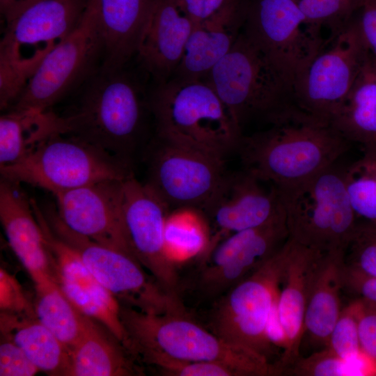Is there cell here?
Masks as SVG:
<instances>
[{"mask_svg": "<svg viewBox=\"0 0 376 376\" xmlns=\"http://www.w3.org/2000/svg\"><path fill=\"white\" fill-rule=\"evenodd\" d=\"M194 25L176 0H152L136 55L159 84L173 76Z\"/></svg>", "mask_w": 376, "mask_h": 376, "instance_id": "7402d4cb", "label": "cell"}, {"mask_svg": "<svg viewBox=\"0 0 376 376\" xmlns=\"http://www.w3.org/2000/svg\"><path fill=\"white\" fill-rule=\"evenodd\" d=\"M288 239L284 209L259 226L227 236L198 258L197 291L217 299L264 265Z\"/></svg>", "mask_w": 376, "mask_h": 376, "instance_id": "7c38bea8", "label": "cell"}, {"mask_svg": "<svg viewBox=\"0 0 376 376\" xmlns=\"http://www.w3.org/2000/svg\"><path fill=\"white\" fill-rule=\"evenodd\" d=\"M157 137L222 161L237 152L242 130L206 80L171 78L150 100Z\"/></svg>", "mask_w": 376, "mask_h": 376, "instance_id": "277c9868", "label": "cell"}, {"mask_svg": "<svg viewBox=\"0 0 376 376\" xmlns=\"http://www.w3.org/2000/svg\"><path fill=\"white\" fill-rule=\"evenodd\" d=\"M33 201V210L52 253L60 289L80 313L99 322L125 346L126 335L120 318V303L95 278L77 252L52 232L43 211Z\"/></svg>", "mask_w": 376, "mask_h": 376, "instance_id": "ac0fdd59", "label": "cell"}, {"mask_svg": "<svg viewBox=\"0 0 376 376\" xmlns=\"http://www.w3.org/2000/svg\"><path fill=\"white\" fill-rule=\"evenodd\" d=\"M123 180H103L57 194L56 210L74 232L132 254L123 221Z\"/></svg>", "mask_w": 376, "mask_h": 376, "instance_id": "d6986e66", "label": "cell"}, {"mask_svg": "<svg viewBox=\"0 0 376 376\" xmlns=\"http://www.w3.org/2000/svg\"><path fill=\"white\" fill-rule=\"evenodd\" d=\"M368 52L354 17L343 29L329 36L296 83L299 108L329 123L350 91Z\"/></svg>", "mask_w": 376, "mask_h": 376, "instance_id": "8fae6325", "label": "cell"}, {"mask_svg": "<svg viewBox=\"0 0 376 376\" xmlns=\"http://www.w3.org/2000/svg\"><path fill=\"white\" fill-rule=\"evenodd\" d=\"M376 304V277L367 275L345 263L343 268V289Z\"/></svg>", "mask_w": 376, "mask_h": 376, "instance_id": "b9f144b4", "label": "cell"}, {"mask_svg": "<svg viewBox=\"0 0 376 376\" xmlns=\"http://www.w3.org/2000/svg\"><path fill=\"white\" fill-rule=\"evenodd\" d=\"M75 106L57 115L60 134L100 148L130 164L142 134L143 104L123 69L100 68L82 85Z\"/></svg>", "mask_w": 376, "mask_h": 376, "instance_id": "5b68a950", "label": "cell"}, {"mask_svg": "<svg viewBox=\"0 0 376 376\" xmlns=\"http://www.w3.org/2000/svg\"><path fill=\"white\" fill-rule=\"evenodd\" d=\"M344 180L357 219L376 228V148L363 149V155L345 168Z\"/></svg>", "mask_w": 376, "mask_h": 376, "instance_id": "1f68e13d", "label": "cell"}, {"mask_svg": "<svg viewBox=\"0 0 376 376\" xmlns=\"http://www.w3.org/2000/svg\"><path fill=\"white\" fill-rule=\"evenodd\" d=\"M102 56L97 23L87 2L77 27L45 56L8 110L49 111L100 68Z\"/></svg>", "mask_w": 376, "mask_h": 376, "instance_id": "30bf717a", "label": "cell"}, {"mask_svg": "<svg viewBox=\"0 0 376 376\" xmlns=\"http://www.w3.org/2000/svg\"><path fill=\"white\" fill-rule=\"evenodd\" d=\"M1 178L42 188L54 195L133 175L130 164L78 138L54 134L15 164L0 167Z\"/></svg>", "mask_w": 376, "mask_h": 376, "instance_id": "52a82bcc", "label": "cell"}, {"mask_svg": "<svg viewBox=\"0 0 376 376\" xmlns=\"http://www.w3.org/2000/svg\"><path fill=\"white\" fill-rule=\"evenodd\" d=\"M100 324L87 317L83 336L70 351L68 376L143 375L136 364L138 361L115 336Z\"/></svg>", "mask_w": 376, "mask_h": 376, "instance_id": "d4e9b609", "label": "cell"}, {"mask_svg": "<svg viewBox=\"0 0 376 376\" xmlns=\"http://www.w3.org/2000/svg\"><path fill=\"white\" fill-rule=\"evenodd\" d=\"M244 30L295 84L327 42L295 0H256L246 8Z\"/></svg>", "mask_w": 376, "mask_h": 376, "instance_id": "4fadbf2b", "label": "cell"}, {"mask_svg": "<svg viewBox=\"0 0 376 376\" xmlns=\"http://www.w3.org/2000/svg\"><path fill=\"white\" fill-rule=\"evenodd\" d=\"M176 1L195 24L210 20L242 6L240 0Z\"/></svg>", "mask_w": 376, "mask_h": 376, "instance_id": "ab89813d", "label": "cell"}, {"mask_svg": "<svg viewBox=\"0 0 376 376\" xmlns=\"http://www.w3.org/2000/svg\"><path fill=\"white\" fill-rule=\"evenodd\" d=\"M56 133V114L50 111L8 110L0 118V167L20 161Z\"/></svg>", "mask_w": 376, "mask_h": 376, "instance_id": "f1b7e54d", "label": "cell"}, {"mask_svg": "<svg viewBox=\"0 0 376 376\" xmlns=\"http://www.w3.org/2000/svg\"><path fill=\"white\" fill-rule=\"evenodd\" d=\"M375 228V227H374ZM376 229V228H375Z\"/></svg>", "mask_w": 376, "mask_h": 376, "instance_id": "bcb514c9", "label": "cell"}, {"mask_svg": "<svg viewBox=\"0 0 376 376\" xmlns=\"http://www.w3.org/2000/svg\"><path fill=\"white\" fill-rule=\"evenodd\" d=\"M336 163L295 185L278 190L289 237L322 253L345 252L359 223Z\"/></svg>", "mask_w": 376, "mask_h": 376, "instance_id": "8992f818", "label": "cell"}, {"mask_svg": "<svg viewBox=\"0 0 376 376\" xmlns=\"http://www.w3.org/2000/svg\"><path fill=\"white\" fill-rule=\"evenodd\" d=\"M151 366L169 376H242L235 368L217 362H182L163 359Z\"/></svg>", "mask_w": 376, "mask_h": 376, "instance_id": "8d00e7d4", "label": "cell"}, {"mask_svg": "<svg viewBox=\"0 0 376 376\" xmlns=\"http://www.w3.org/2000/svg\"><path fill=\"white\" fill-rule=\"evenodd\" d=\"M345 252L325 253L313 281L304 317V334L317 344L327 346L341 313Z\"/></svg>", "mask_w": 376, "mask_h": 376, "instance_id": "4316f807", "label": "cell"}, {"mask_svg": "<svg viewBox=\"0 0 376 376\" xmlns=\"http://www.w3.org/2000/svg\"><path fill=\"white\" fill-rule=\"evenodd\" d=\"M210 238L207 224L201 213L182 208L169 213L164 230L166 250L175 265L199 258L207 249Z\"/></svg>", "mask_w": 376, "mask_h": 376, "instance_id": "4dcf8cb0", "label": "cell"}, {"mask_svg": "<svg viewBox=\"0 0 376 376\" xmlns=\"http://www.w3.org/2000/svg\"><path fill=\"white\" fill-rule=\"evenodd\" d=\"M0 375L33 376L40 370L8 336L1 335Z\"/></svg>", "mask_w": 376, "mask_h": 376, "instance_id": "f35d334b", "label": "cell"}, {"mask_svg": "<svg viewBox=\"0 0 376 376\" xmlns=\"http://www.w3.org/2000/svg\"><path fill=\"white\" fill-rule=\"evenodd\" d=\"M0 308L1 312L36 318L33 305L28 301L15 278L3 268L0 269Z\"/></svg>", "mask_w": 376, "mask_h": 376, "instance_id": "74e56055", "label": "cell"}, {"mask_svg": "<svg viewBox=\"0 0 376 376\" xmlns=\"http://www.w3.org/2000/svg\"><path fill=\"white\" fill-rule=\"evenodd\" d=\"M204 80L242 130L253 121L272 125L306 114L297 105L294 82L243 28Z\"/></svg>", "mask_w": 376, "mask_h": 376, "instance_id": "3957f363", "label": "cell"}, {"mask_svg": "<svg viewBox=\"0 0 376 376\" xmlns=\"http://www.w3.org/2000/svg\"><path fill=\"white\" fill-rule=\"evenodd\" d=\"M359 299L358 324L361 348L376 361V306Z\"/></svg>", "mask_w": 376, "mask_h": 376, "instance_id": "60d3db41", "label": "cell"}, {"mask_svg": "<svg viewBox=\"0 0 376 376\" xmlns=\"http://www.w3.org/2000/svg\"><path fill=\"white\" fill-rule=\"evenodd\" d=\"M19 183H0V220L8 244L35 285L56 281L54 263L31 199Z\"/></svg>", "mask_w": 376, "mask_h": 376, "instance_id": "ffe728a7", "label": "cell"}, {"mask_svg": "<svg viewBox=\"0 0 376 376\" xmlns=\"http://www.w3.org/2000/svg\"><path fill=\"white\" fill-rule=\"evenodd\" d=\"M295 1L308 24L321 31L327 29L333 35L353 19L364 0Z\"/></svg>", "mask_w": 376, "mask_h": 376, "instance_id": "836d02e7", "label": "cell"}, {"mask_svg": "<svg viewBox=\"0 0 376 376\" xmlns=\"http://www.w3.org/2000/svg\"><path fill=\"white\" fill-rule=\"evenodd\" d=\"M358 306L357 299L342 308L326 347L345 359L350 358L361 351L359 335Z\"/></svg>", "mask_w": 376, "mask_h": 376, "instance_id": "e575fe53", "label": "cell"}, {"mask_svg": "<svg viewBox=\"0 0 376 376\" xmlns=\"http://www.w3.org/2000/svg\"><path fill=\"white\" fill-rule=\"evenodd\" d=\"M226 173L224 161L157 137L148 158L146 184L169 211H200Z\"/></svg>", "mask_w": 376, "mask_h": 376, "instance_id": "5bb4252c", "label": "cell"}, {"mask_svg": "<svg viewBox=\"0 0 376 376\" xmlns=\"http://www.w3.org/2000/svg\"><path fill=\"white\" fill-rule=\"evenodd\" d=\"M329 124L350 143L376 148V56L370 51Z\"/></svg>", "mask_w": 376, "mask_h": 376, "instance_id": "484cf974", "label": "cell"}, {"mask_svg": "<svg viewBox=\"0 0 376 376\" xmlns=\"http://www.w3.org/2000/svg\"><path fill=\"white\" fill-rule=\"evenodd\" d=\"M152 0H88L97 23L102 47L100 68L124 69L136 54Z\"/></svg>", "mask_w": 376, "mask_h": 376, "instance_id": "603a6c76", "label": "cell"}, {"mask_svg": "<svg viewBox=\"0 0 376 376\" xmlns=\"http://www.w3.org/2000/svg\"><path fill=\"white\" fill-rule=\"evenodd\" d=\"M125 347L138 361L151 366L167 359L182 362H217L235 368L242 376L282 373L276 363L251 349L230 343L190 318L187 312L149 314L120 304Z\"/></svg>", "mask_w": 376, "mask_h": 376, "instance_id": "6da1fadb", "label": "cell"}, {"mask_svg": "<svg viewBox=\"0 0 376 376\" xmlns=\"http://www.w3.org/2000/svg\"><path fill=\"white\" fill-rule=\"evenodd\" d=\"M30 0H0L1 13L4 19L9 17L17 9Z\"/></svg>", "mask_w": 376, "mask_h": 376, "instance_id": "ee69618b", "label": "cell"}, {"mask_svg": "<svg viewBox=\"0 0 376 376\" xmlns=\"http://www.w3.org/2000/svg\"><path fill=\"white\" fill-rule=\"evenodd\" d=\"M35 286L36 319L70 351L84 334L87 317L70 301L56 281Z\"/></svg>", "mask_w": 376, "mask_h": 376, "instance_id": "f546056e", "label": "cell"}, {"mask_svg": "<svg viewBox=\"0 0 376 376\" xmlns=\"http://www.w3.org/2000/svg\"><path fill=\"white\" fill-rule=\"evenodd\" d=\"M287 242L260 268L216 299L209 322V329L225 340L268 359L272 345L267 327L280 291Z\"/></svg>", "mask_w": 376, "mask_h": 376, "instance_id": "9c48e42d", "label": "cell"}, {"mask_svg": "<svg viewBox=\"0 0 376 376\" xmlns=\"http://www.w3.org/2000/svg\"><path fill=\"white\" fill-rule=\"evenodd\" d=\"M43 212L52 232L77 252L120 304L149 314L186 311L180 297L164 290L132 254L74 232L62 221L54 208Z\"/></svg>", "mask_w": 376, "mask_h": 376, "instance_id": "ba28073f", "label": "cell"}, {"mask_svg": "<svg viewBox=\"0 0 376 376\" xmlns=\"http://www.w3.org/2000/svg\"><path fill=\"white\" fill-rule=\"evenodd\" d=\"M249 172L227 173L219 189L199 212L210 234L205 254L227 236L259 226L283 210L278 190L266 189Z\"/></svg>", "mask_w": 376, "mask_h": 376, "instance_id": "2e32d148", "label": "cell"}, {"mask_svg": "<svg viewBox=\"0 0 376 376\" xmlns=\"http://www.w3.org/2000/svg\"><path fill=\"white\" fill-rule=\"evenodd\" d=\"M354 22L364 45L376 56V0H364Z\"/></svg>", "mask_w": 376, "mask_h": 376, "instance_id": "7bdbcfd3", "label": "cell"}, {"mask_svg": "<svg viewBox=\"0 0 376 376\" xmlns=\"http://www.w3.org/2000/svg\"><path fill=\"white\" fill-rule=\"evenodd\" d=\"M246 7L195 24L173 76L182 80H204L231 49L241 32Z\"/></svg>", "mask_w": 376, "mask_h": 376, "instance_id": "cb8c5ba5", "label": "cell"}, {"mask_svg": "<svg viewBox=\"0 0 376 376\" xmlns=\"http://www.w3.org/2000/svg\"><path fill=\"white\" fill-rule=\"evenodd\" d=\"M1 334L10 337L40 371L68 375L70 350L36 318L1 312Z\"/></svg>", "mask_w": 376, "mask_h": 376, "instance_id": "83f0119b", "label": "cell"}, {"mask_svg": "<svg viewBox=\"0 0 376 376\" xmlns=\"http://www.w3.org/2000/svg\"><path fill=\"white\" fill-rule=\"evenodd\" d=\"M88 0H30L5 19L0 60L18 63L24 49L42 59L79 23Z\"/></svg>", "mask_w": 376, "mask_h": 376, "instance_id": "e0dca14e", "label": "cell"}, {"mask_svg": "<svg viewBox=\"0 0 376 376\" xmlns=\"http://www.w3.org/2000/svg\"><path fill=\"white\" fill-rule=\"evenodd\" d=\"M369 302H370V301H369ZM371 303H372V302H371ZM373 304H375V305L376 306V304H374V303H373Z\"/></svg>", "mask_w": 376, "mask_h": 376, "instance_id": "f6af8a7d", "label": "cell"}, {"mask_svg": "<svg viewBox=\"0 0 376 376\" xmlns=\"http://www.w3.org/2000/svg\"><path fill=\"white\" fill-rule=\"evenodd\" d=\"M288 251L277 299V312L287 345L279 364L283 370L299 358L304 317L316 273L325 253L288 240Z\"/></svg>", "mask_w": 376, "mask_h": 376, "instance_id": "44dd1931", "label": "cell"}, {"mask_svg": "<svg viewBox=\"0 0 376 376\" xmlns=\"http://www.w3.org/2000/svg\"><path fill=\"white\" fill-rule=\"evenodd\" d=\"M345 257L346 264L376 277V229L367 223H359Z\"/></svg>", "mask_w": 376, "mask_h": 376, "instance_id": "d590c367", "label": "cell"}, {"mask_svg": "<svg viewBox=\"0 0 376 376\" xmlns=\"http://www.w3.org/2000/svg\"><path fill=\"white\" fill-rule=\"evenodd\" d=\"M170 211L156 194L133 175L123 181V221L132 256L162 287L179 296L175 265L169 258L164 230Z\"/></svg>", "mask_w": 376, "mask_h": 376, "instance_id": "9a60e30c", "label": "cell"}, {"mask_svg": "<svg viewBox=\"0 0 376 376\" xmlns=\"http://www.w3.org/2000/svg\"><path fill=\"white\" fill-rule=\"evenodd\" d=\"M350 144L329 123L302 114L243 136L237 152L244 171L283 189L336 163Z\"/></svg>", "mask_w": 376, "mask_h": 376, "instance_id": "7a4b0ae2", "label": "cell"}, {"mask_svg": "<svg viewBox=\"0 0 376 376\" xmlns=\"http://www.w3.org/2000/svg\"><path fill=\"white\" fill-rule=\"evenodd\" d=\"M289 368L288 373L299 376H363L371 375L375 365L362 350L357 354L345 359L324 347L309 357H299Z\"/></svg>", "mask_w": 376, "mask_h": 376, "instance_id": "d6a6232c", "label": "cell"}]
</instances>
